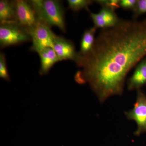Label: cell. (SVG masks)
Returning <instances> with one entry per match:
<instances>
[{
    "instance_id": "ba28073f",
    "label": "cell",
    "mask_w": 146,
    "mask_h": 146,
    "mask_svg": "<svg viewBox=\"0 0 146 146\" xmlns=\"http://www.w3.org/2000/svg\"><path fill=\"white\" fill-rule=\"evenodd\" d=\"M90 16L96 28H108L115 26L120 19L115 11L102 7L98 13H90Z\"/></svg>"
},
{
    "instance_id": "2e32d148",
    "label": "cell",
    "mask_w": 146,
    "mask_h": 146,
    "mask_svg": "<svg viewBox=\"0 0 146 146\" xmlns=\"http://www.w3.org/2000/svg\"><path fill=\"white\" fill-rule=\"evenodd\" d=\"M138 0H120V7L126 10L132 11L133 12L136 10Z\"/></svg>"
},
{
    "instance_id": "8fae6325",
    "label": "cell",
    "mask_w": 146,
    "mask_h": 146,
    "mask_svg": "<svg viewBox=\"0 0 146 146\" xmlns=\"http://www.w3.org/2000/svg\"><path fill=\"white\" fill-rule=\"evenodd\" d=\"M0 23L1 24L17 23L13 1L7 0L0 1Z\"/></svg>"
},
{
    "instance_id": "6da1fadb",
    "label": "cell",
    "mask_w": 146,
    "mask_h": 146,
    "mask_svg": "<svg viewBox=\"0 0 146 146\" xmlns=\"http://www.w3.org/2000/svg\"><path fill=\"white\" fill-rule=\"evenodd\" d=\"M146 57V20L120 19L114 26L101 29L93 48L75 60L82 69L75 79L89 84L101 102L121 96L129 71Z\"/></svg>"
},
{
    "instance_id": "30bf717a",
    "label": "cell",
    "mask_w": 146,
    "mask_h": 146,
    "mask_svg": "<svg viewBox=\"0 0 146 146\" xmlns=\"http://www.w3.org/2000/svg\"><path fill=\"white\" fill-rule=\"evenodd\" d=\"M41 60L39 73L41 75L46 74L55 63L59 61L56 54L52 48H47L39 53Z\"/></svg>"
},
{
    "instance_id": "3957f363",
    "label": "cell",
    "mask_w": 146,
    "mask_h": 146,
    "mask_svg": "<svg viewBox=\"0 0 146 146\" xmlns=\"http://www.w3.org/2000/svg\"><path fill=\"white\" fill-rule=\"evenodd\" d=\"M31 40L27 29L17 23L1 24L0 45L4 48Z\"/></svg>"
},
{
    "instance_id": "e0dca14e",
    "label": "cell",
    "mask_w": 146,
    "mask_h": 146,
    "mask_svg": "<svg viewBox=\"0 0 146 146\" xmlns=\"http://www.w3.org/2000/svg\"><path fill=\"white\" fill-rule=\"evenodd\" d=\"M134 19L146 13V0H138L136 10L133 12Z\"/></svg>"
},
{
    "instance_id": "8992f818",
    "label": "cell",
    "mask_w": 146,
    "mask_h": 146,
    "mask_svg": "<svg viewBox=\"0 0 146 146\" xmlns=\"http://www.w3.org/2000/svg\"><path fill=\"white\" fill-rule=\"evenodd\" d=\"M13 2L17 23L27 30L34 27L38 22V18L29 1L17 0Z\"/></svg>"
},
{
    "instance_id": "5b68a950",
    "label": "cell",
    "mask_w": 146,
    "mask_h": 146,
    "mask_svg": "<svg viewBox=\"0 0 146 146\" xmlns=\"http://www.w3.org/2000/svg\"><path fill=\"white\" fill-rule=\"evenodd\" d=\"M137 98L133 108L125 114L127 119L136 123L137 129L134 135L139 136L146 133V95L141 89L137 90Z\"/></svg>"
},
{
    "instance_id": "4fadbf2b",
    "label": "cell",
    "mask_w": 146,
    "mask_h": 146,
    "mask_svg": "<svg viewBox=\"0 0 146 146\" xmlns=\"http://www.w3.org/2000/svg\"><path fill=\"white\" fill-rule=\"evenodd\" d=\"M94 1L91 0H68L69 8L74 11H77L83 9H88Z\"/></svg>"
},
{
    "instance_id": "277c9868",
    "label": "cell",
    "mask_w": 146,
    "mask_h": 146,
    "mask_svg": "<svg viewBox=\"0 0 146 146\" xmlns=\"http://www.w3.org/2000/svg\"><path fill=\"white\" fill-rule=\"evenodd\" d=\"M28 31L33 42L32 50L39 53L46 48H53L56 35L46 24L38 20L36 25Z\"/></svg>"
},
{
    "instance_id": "7a4b0ae2",
    "label": "cell",
    "mask_w": 146,
    "mask_h": 146,
    "mask_svg": "<svg viewBox=\"0 0 146 146\" xmlns=\"http://www.w3.org/2000/svg\"><path fill=\"white\" fill-rule=\"evenodd\" d=\"M39 21L50 27L66 31L64 11L60 1L56 0H32L29 1Z\"/></svg>"
},
{
    "instance_id": "7c38bea8",
    "label": "cell",
    "mask_w": 146,
    "mask_h": 146,
    "mask_svg": "<svg viewBox=\"0 0 146 146\" xmlns=\"http://www.w3.org/2000/svg\"><path fill=\"white\" fill-rule=\"evenodd\" d=\"M97 29L95 27L87 29L84 33L80 43V50L78 54L85 56L90 52L95 43V34Z\"/></svg>"
},
{
    "instance_id": "9c48e42d",
    "label": "cell",
    "mask_w": 146,
    "mask_h": 146,
    "mask_svg": "<svg viewBox=\"0 0 146 146\" xmlns=\"http://www.w3.org/2000/svg\"><path fill=\"white\" fill-rule=\"evenodd\" d=\"M146 85V57L141 60L136 65L132 76L127 83L128 90L133 91L141 89Z\"/></svg>"
},
{
    "instance_id": "9a60e30c",
    "label": "cell",
    "mask_w": 146,
    "mask_h": 146,
    "mask_svg": "<svg viewBox=\"0 0 146 146\" xmlns=\"http://www.w3.org/2000/svg\"><path fill=\"white\" fill-rule=\"evenodd\" d=\"M120 0H98L94 1L101 6L102 7H104L115 11L116 9L120 7Z\"/></svg>"
},
{
    "instance_id": "5bb4252c",
    "label": "cell",
    "mask_w": 146,
    "mask_h": 146,
    "mask_svg": "<svg viewBox=\"0 0 146 146\" xmlns=\"http://www.w3.org/2000/svg\"><path fill=\"white\" fill-rule=\"evenodd\" d=\"M0 77L7 81L10 80L9 74L5 55L3 53H0Z\"/></svg>"
},
{
    "instance_id": "52a82bcc",
    "label": "cell",
    "mask_w": 146,
    "mask_h": 146,
    "mask_svg": "<svg viewBox=\"0 0 146 146\" xmlns=\"http://www.w3.org/2000/svg\"><path fill=\"white\" fill-rule=\"evenodd\" d=\"M53 48L59 61L72 60L75 61L78 52L73 43L64 37L56 35Z\"/></svg>"
}]
</instances>
